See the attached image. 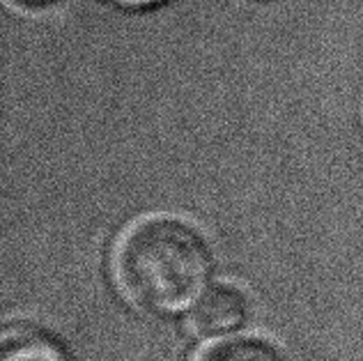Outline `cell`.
<instances>
[{
	"mask_svg": "<svg viewBox=\"0 0 363 361\" xmlns=\"http://www.w3.org/2000/svg\"><path fill=\"white\" fill-rule=\"evenodd\" d=\"M116 270L124 294L136 306L150 313H175L205 294L212 255L189 223L161 216L127 233Z\"/></svg>",
	"mask_w": 363,
	"mask_h": 361,
	"instance_id": "cell-1",
	"label": "cell"
},
{
	"mask_svg": "<svg viewBox=\"0 0 363 361\" xmlns=\"http://www.w3.org/2000/svg\"><path fill=\"white\" fill-rule=\"evenodd\" d=\"M194 327L203 336H223L240 329L246 320V299L235 288H212L196 301Z\"/></svg>",
	"mask_w": 363,
	"mask_h": 361,
	"instance_id": "cell-2",
	"label": "cell"
},
{
	"mask_svg": "<svg viewBox=\"0 0 363 361\" xmlns=\"http://www.w3.org/2000/svg\"><path fill=\"white\" fill-rule=\"evenodd\" d=\"M0 361H67L62 348L37 329H9L3 338Z\"/></svg>",
	"mask_w": 363,
	"mask_h": 361,
	"instance_id": "cell-3",
	"label": "cell"
},
{
	"mask_svg": "<svg viewBox=\"0 0 363 361\" xmlns=\"http://www.w3.org/2000/svg\"><path fill=\"white\" fill-rule=\"evenodd\" d=\"M198 361H283V359L272 345L262 343V340L237 338L209 348Z\"/></svg>",
	"mask_w": 363,
	"mask_h": 361,
	"instance_id": "cell-4",
	"label": "cell"
},
{
	"mask_svg": "<svg viewBox=\"0 0 363 361\" xmlns=\"http://www.w3.org/2000/svg\"><path fill=\"white\" fill-rule=\"evenodd\" d=\"M113 3H118V5H122V7L140 9V7H155V5H161V3H166V0H113Z\"/></svg>",
	"mask_w": 363,
	"mask_h": 361,
	"instance_id": "cell-5",
	"label": "cell"
},
{
	"mask_svg": "<svg viewBox=\"0 0 363 361\" xmlns=\"http://www.w3.org/2000/svg\"><path fill=\"white\" fill-rule=\"evenodd\" d=\"M21 5H46V3H53V0H16Z\"/></svg>",
	"mask_w": 363,
	"mask_h": 361,
	"instance_id": "cell-6",
	"label": "cell"
}]
</instances>
